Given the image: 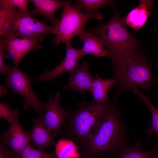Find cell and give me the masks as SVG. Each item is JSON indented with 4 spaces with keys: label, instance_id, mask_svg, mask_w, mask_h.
I'll list each match as a JSON object with an SVG mask.
<instances>
[{
    "label": "cell",
    "instance_id": "cell-1",
    "mask_svg": "<svg viewBox=\"0 0 158 158\" xmlns=\"http://www.w3.org/2000/svg\"><path fill=\"white\" fill-rule=\"evenodd\" d=\"M111 104L109 100L79 105L68 113L61 128L65 139L84 150L91 143Z\"/></svg>",
    "mask_w": 158,
    "mask_h": 158
},
{
    "label": "cell",
    "instance_id": "cell-2",
    "mask_svg": "<svg viewBox=\"0 0 158 158\" xmlns=\"http://www.w3.org/2000/svg\"><path fill=\"white\" fill-rule=\"evenodd\" d=\"M113 64L116 85L120 90L148 89L158 85V79L152 76L151 65L142 52L136 50Z\"/></svg>",
    "mask_w": 158,
    "mask_h": 158
},
{
    "label": "cell",
    "instance_id": "cell-3",
    "mask_svg": "<svg viewBox=\"0 0 158 158\" xmlns=\"http://www.w3.org/2000/svg\"><path fill=\"white\" fill-rule=\"evenodd\" d=\"M125 131L115 104H112L90 144L82 153L91 157L118 152L124 145Z\"/></svg>",
    "mask_w": 158,
    "mask_h": 158
},
{
    "label": "cell",
    "instance_id": "cell-4",
    "mask_svg": "<svg viewBox=\"0 0 158 158\" xmlns=\"http://www.w3.org/2000/svg\"><path fill=\"white\" fill-rule=\"evenodd\" d=\"M0 35H12L18 37L36 38L55 33V28L47 25L29 14L16 8L0 3Z\"/></svg>",
    "mask_w": 158,
    "mask_h": 158
},
{
    "label": "cell",
    "instance_id": "cell-5",
    "mask_svg": "<svg viewBox=\"0 0 158 158\" xmlns=\"http://www.w3.org/2000/svg\"><path fill=\"white\" fill-rule=\"evenodd\" d=\"M126 25L123 19L116 13L108 22L91 30L108 50L112 63L137 50L139 45Z\"/></svg>",
    "mask_w": 158,
    "mask_h": 158
},
{
    "label": "cell",
    "instance_id": "cell-6",
    "mask_svg": "<svg viewBox=\"0 0 158 158\" xmlns=\"http://www.w3.org/2000/svg\"><path fill=\"white\" fill-rule=\"evenodd\" d=\"M71 1H67L63 6L61 17L57 24L54 27L56 36L52 42L56 45L61 42H69L73 37L78 35L84 29L87 22L92 18L99 19L102 14L99 13H83L76 4L71 5Z\"/></svg>",
    "mask_w": 158,
    "mask_h": 158
},
{
    "label": "cell",
    "instance_id": "cell-7",
    "mask_svg": "<svg viewBox=\"0 0 158 158\" xmlns=\"http://www.w3.org/2000/svg\"><path fill=\"white\" fill-rule=\"evenodd\" d=\"M8 72L6 76L5 85L10 87L15 94H18L24 98V108L27 110L32 108L42 118L45 112L44 103L41 102L33 91L31 82L37 79L30 77L25 72L21 71L17 66H8Z\"/></svg>",
    "mask_w": 158,
    "mask_h": 158
},
{
    "label": "cell",
    "instance_id": "cell-8",
    "mask_svg": "<svg viewBox=\"0 0 158 158\" xmlns=\"http://www.w3.org/2000/svg\"><path fill=\"white\" fill-rule=\"evenodd\" d=\"M60 96L58 92L54 97L49 98L44 103L45 113L40 118L47 128L56 136L61 132V128L69 113L67 110L61 106Z\"/></svg>",
    "mask_w": 158,
    "mask_h": 158
},
{
    "label": "cell",
    "instance_id": "cell-9",
    "mask_svg": "<svg viewBox=\"0 0 158 158\" xmlns=\"http://www.w3.org/2000/svg\"><path fill=\"white\" fill-rule=\"evenodd\" d=\"M30 142V132L23 129L18 120L10 124L8 130L0 137V144L11 151L17 158L31 145Z\"/></svg>",
    "mask_w": 158,
    "mask_h": 158
},
{
    "label": "cell",
    "instance_id": "cell-10",
    "mask_svg": "<svg viewBox=\"0 0 158 158\" xmlns=\"http://www.w3.org/2000/svg\"><path fill=\"white\" fill-rule=\"evenodd\" d=\"M5 50L11 55L17 66L25 54L32 50L41 48L42 36L36 38H23L12 35L5 37Z\"/></svg>",
    "mask_w": 158,
    "mask_h": 158
},
{
    "label": "cell",
    "instance_id": "cell-11",
    "mask_svg": "<svg viewBox=\"0 0 158 158\" xmlns=\"http://www.w3.org/2000/svg\"><path fill=\"white\" fill-rule=\"evenodd\" d=\"M66 43V53L63 61L53 69L46 71L42 74L39 78V81H44L54 79L62 73H70L79 66V60L85 55L82 49L73 48L70 41Z\"/></svg>",
    "mask_w": 158,
    "mask_h": 158
},
{
    "label": "cell",
    "instance_id": "cell-12",
    "mask_svg": "<svg viewBox=\"0 0 158 158\" xmlns=\"http://www.w3.org/2000/svg\"><path fill=\"white\" fill-rule=\"evenodd\" d=\"M70 73L68 82L63 90L73 89L82 94L90 91L94 78L89 71L87 62L83 61L81 66H79Z\"/></svg>",
    "mask_w": 158,
    "mask_h": 158
},
{
    "label": "cell",
    "instance_id": "cell-13",
    "mask_svg": "<svg viewBox=\"0 0 158 158\" xmlns=\"http://www.w3.org/2000/svg\"><path fill=\"white\" fill-rule=\"evenodd\" d=\"M33 124L30 134L33 147L43 151L50 146L56 145V136L47 128L40 118L34 119Z\"/></svg>",
    "mask_w": 158,
    "mask_h": 158
},
{
    "label": "cell",
    "instance_id": "cell-14",
    "mask_svg": "<svg viewBox=\"0 0 158 158\" xmlns=\"http://www.w3.org/2000/svg\"><path fill=\"white\" fill-rule=\"evenodd\" d=\"M139 5L129 13L123 19L126 24L132 28L136 31L142 27L146 23L151 12L152 3L150 0H140Z\"/></svg>",
    "mask_w": 158,
    "mask_h": 158
},
{
    "label": "cell",
    "instance_id": "cell-15",
    "mask_svg": "<svg viewBox=\"0 0 158 158\" xmlns=\"http://www.w3.org/2000/svg\"><path fill=\"white\" fill-rule=\"evenodd\" d=\"M34 7V9L30 11L31 13L37 15L43 16L45 20H49L53 27L58 23L59 20L55 17L56 11L63 7L67 1L56 0H31Z\"/></svg>",
    "mask_w": 158,
    "mask_h": 158
},
{
    "label": "cell",
    "instance_id": "cell-16",
    "mask_svg": "<svg viewBox=\"0 0 158 158\" xmlns=\"http://www.w3.org/2000/svg\"><path fill=\"white\" fill-rule=\"evenodd\" d=\"M78 36L83 43L81 49L85 55L89 54L99 57L109 56L108 50L96 35L84 30Z\"/></svg>",
    "mask_w": 158,
    "mask_h": 158
},
{
    "label": "cell",
    "instance_id": "cell-17",
    "mask_svg": "<svg viewBox=\"0 0 158 158\" xmlns=\"http://www.w3.org/2000/svg\"><path fill=\"white\" fill-rule=\"evenodd\" d=\"M116 83L114 78L105 80L100 77L98 74H95L90 91L93 98L92 102L102 103L109 101L108 91Z\"/></svg>",
    "mask_w": 158,
    "mask_h": 158
},
{
    "label": "cell",
    "instance_id": "cell-18",
    "mask_svg": "<svg viewBox=\"0 0 158 158\" xmlns=\"http://www.w3.org/2000/svg\"><path fill=\"white\" fill-rule=\"evenodd\" d=\"M141 144L139 141H136L131 145H124L119 153L120 158H154L157 150V146H154L152 149L146 151L141 150Z\"/></svg>",
    "mask_w": 158,
    "mask_h": 158
},
{
    "label": "cell",
    "instance_id": "cell-19",
    "mask_svg": "<svg viewBox=\"0 0 158 158\" xmlns=\"http://www.w3.org/2000/svg\"><path fill=\"white\" fill-rule=\"evenodd\" d=\"M74 142L66 139L56 143L55 152L58 158H79V154Z\"/></svg>",
    "mask_w": 158,
    "mask_h": 158
},
{
    "label": "cell",
    "instance_id": "cell-20",
    "mask_svg": "<svg viewBox=\"0 0 158 158\" xmlns=\"http://www.w3.org/2000/svg\"><path fill=\"white\" fill-rule=\"evenodd\" d=\"M134 94L145 103L149 108L152 116V126L147 131L150 134L155 132L158 135V109L150 102L148 97L138 89L133 90Z\"/></svg>",
    "mask_w": 158,
    "mask_h": 158
},
{
    "label": "cell",
    "instance_id": "cell-21",
    "mask_svg": "<svg viewBox=\"0 0 158 158\" xmlns=\"http://www.w3.org/2000/svg\"><path fill=\"white\" fill-rule=\"evenodd\" d=\"M113 2L111 0H80L77 1L75 4L81 9H84L87 13H93L101 8L111 5Z\"/></svg>",
    "mask_w": 158,
    "mask_h": 158
},
{
    "label": "cell",
    "instance_id": "cell-22",
    "mask_svg": "<svg viewBox=\"0 0 158 158\" xmlns=\"http://www.w3.org/2000/svg\"><path fill=\"white\" fill-rule=\"evenodd\" d=\"M19 158H58L55 151L47 152L32 146L31 145L21 152Z\"/></svg>",
    "mask_w": 158,
    "mask_h": 158
},
{
    "label": "cell",
    "instance_id": "cell-23",
    "mask_svg": "<svg viewBox=\"0 0 158 158\" xmlns=\"http://www.w3.org/2000/svg\"><path fill=\"white\" fill-rule=\"evenodd\" d=\"M18 109L12 110L9 105L4 103H0V117L6 120L9 124L18 120Z\"/></svg>",
    "mask_w": 158,
    "mask_h": 158
},
{
    "label": "cell",
    "instance_id": "cell-24",
    "mask_svg": "<svg viewBox=\"0 0 158 158\" xmlns=\"http://www.w3.org/2000/svg\"><path fill=\"white\" fill-rule=\"evenodd\" d=\"M27 0H0V3L11 6L18 8L21 12L29 14Z\"/></svg>",
    "mask_w": 158,
    "mask_h": 158
},
{
    "label": "cell",
    "instance_id": "cell-25",
    "mask_svg": "<svg viewBox=\"0 0 158 158\" xmlns=\"http://www.w3.org/2000/svg\"><path fill=\"white\" fill-rule=\"evenodd\" d=\"M1 37L0 40V71L4 76H6L8 73V66L5 65L4 61L5 56V37Z\"/></svg>",
    "mask_w": 158,
    "mask_h": 158
},
{
    "label": "cell",
    "instance_id": "cell-26",
    "mask_svg": "<svg viewBox=\"0 0 158 158\" xmlns=\"http://www.w3.org/2000/svg\"><path fill=\"white\" fill-rule=\"evenodd\" d=\"M0 158H17L13 153L7 148L0 144Z\"/></svg>",
    "mask_w": 158,
    "mask_h": 158
},
{
    "label": "cell",
    "instance_id": "cell-27",
    "mask_svg": "<svg viewBox=\"0 0 158 158\" xmlns=\"http://www.w3.org/2000/svg\"><path fill=\"white\" fill-rule=\"evenodd\" d=\"M7 87L5 85H1L0 86V96L1 97H5L8 92Z\"/></svg>",
    "mask_w": 158,
    "mask_h": 158
},
{
    "label": "cell",
    "instance_id": "cell-28",
    "mask_svg": "<svg viewBox=\"0 0 158 158\" xmlns=\"http://www.w3.org/2000/svg\"><path fill=\"white\" fill-rule=\"evenodd\" d=\"M154 158H158V157H154Z\"/></svg>",
    "mask_w": 158,
    "mask_h": 158
}]
</instances>
